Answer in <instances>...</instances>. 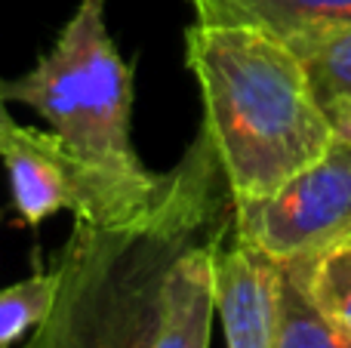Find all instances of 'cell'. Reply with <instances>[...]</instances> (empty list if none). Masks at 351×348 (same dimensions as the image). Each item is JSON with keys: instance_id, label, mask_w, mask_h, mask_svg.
<instances>
[{"instance_id": "obj_1", "label": "cell", "mask_w": 351, "mask_h": 348, "mask_svg": "<svg viewBox=\"0 0 351 348\" xmlns=\"http://www.w3.org/2000/svg\"><path fill=\"white\" fill-rule=\"evenodd\" d=\"M185 65L231 203L274 191L336 139L302 59L268 31L197 18L185 31Z\"/></svg>"}, {"instance_id": "obj_2", "label": "cell", "mask_w": 351, "mask_h": 348, "mask_svg": "<svg viewBox=\"0 0 351 348\" xmlns=\"http://www.w3.org/2000/svg\"><path fill=\"white\" fill-rule=\"evenodd\" d=\"M167 195L148 222L121 232L74 228L59 256V299L40 330L59 348H152L160 281L182 247L219 238L222 166L206 136L167 173Z\"/></svg>"}, {"instance_id": "obj_3", "label": "cell", "mask_w": 351, "mask_h": 348, "mask_svg": "<svg viewBox=\"0 0 351 348\" xmlns=\"http://www.w3.org/2000/svg\"><path fill=\"white\" fill-rule=\"evenodd\" d=\"M6 102H22L56 136L99 164L145 170L133 148V62L105 25V0H77L56 43L22 77L0 80Z\"/></svg>"}, {"instance_id": "obj_4", "label": "cell", "mask_w": 351, "mask_h": 348, "mask_svg": "<svg viewBox=\"0 0 351 348\" xmlns=\"http://www.w3.org/2000/svg\"><path fill=\"white\" fill-rule=\"evenodd\" d=\"M0 160L10 195L25 225L71 210L80 225L121 232L148 222L167 195L170 176L152 170H117L71 148L53 129H31L10 121L0 133Z\"/></svg>"}, {"instance_id": "obj_5", "label": "cell", "mask_w": 351, "mask_h": 348, "mask_svg": "<svg viewBox=\"0 0 351 348\" xmlns=\"http://www.w3.org/2000/svg\"><path fill=\"white\" fill-rule=\"evenodd\" d=\"M234 207V240L274 265H293L324 253L351 234V142L330 148L284 185Z\"/></svg>"}, {"instance_id": "obj_6", "label": "cell", "mask_w": 351, "mask_h": 348, "mask_svg": "<svg viewBox=\"0 0 351 348\" xmlns=\"http://www.w3.org/2000/svg\"><path fill=\"white\" fill-rule=\"evenodd\" d=\"M216 314L228 348H278V265L241 240L219 244Z\"/></svg>"}, {"instance_id": "obj_7", "label": "cell", "mask_w": 351, "mask_h": 348, "mask_svg": "<svg viewBox=\"0 0 351 348\" xmlns=\"http://www.w3.org/2000/svg\"><path fill=\"white\" fill-rule=\"evenodd\" d=\"M216 250L219 238L194 240L167 265L152 348H210L216 318Z\"/></svg>"}, {"instance_id": "obj_8", "label": "cell", "mask_w": 351, "mask_h": 348, "mask_svg": "<svg viewBox=\"0 0 351 348\" xmlns=\"http://www.w3.org/2000/svg\"><path fill=\"white\" fill-rule=\"evenodd\" d=\"M191 3L200 22L253 25L287 43L351 25V0H191Z\"/></svg>"}, {"instance_id": "obj_9", "label": "cell", "mask_w": 351, "mask_h": 348, "mask_svg": "<svg viewBox=\"0 0 351 348\" xmlns=\"http://www.w3.org/2000/svg\"><path fill=\"white\" fill-rule=\"evenodd\" d=\"M287 269L296 271L317 312L351 339V234L317 256L293 262Z\"/></svg>"}, {"instance_id": "obj_10", "label": "cell", "mask_w": 351, "mask_h": 348, "mask_svg": "<svg viewBox=\"0 0 351 348\" xmlns=\"http://www.w3.org/2000/svg\"><path fill=\"white\" fill-rule=\"evenodd\" d=\"M290 47L302 59L324 111L336 114L351 108V25L293 40Z\"/></svg>"}, {"instance_id": "obj_11", "label": "cell", "mask_w": 351, "mask_h": 348, "mask_svg": "<svg viewBox=\"0 0 351 348\" xmlns=\"http://www.w3.org/2000/svg\"><path fill=\"white\" fill-rule=\"evenodd\" d=\"M278 348H351V339L317 312L287 265H278Z\"/></svg>"}, {"instance_id": "obj_12", "label": "cell", "mask_w": 351, "mask_h": 348, "mask_svg": "<svg viewBox=\"0 0 351 348\" xmlns=\"http://www.w3.org/2000/svg\"><path fill=\"white\" fill-rule=\"evenodd\" d=\"M59 265L0 290V348H16L31 330H40L59 299Z\"/></svg>"}, {"instance_id": "obj_13", "label": "cell", "mask_w": 351, "mask_h": 348, "mask_svg": "<svg viewBox=\"0 0 351 348\" xmlns=\"http://www.w3.org/2000/svg\"><path fill=\"white\" fill-rule=\"evenodd\" d=\"M330 121H333L336 136L351 142V108H342V111H336V114H330Z\"/></svg>"}, {"instance_id": "obj_14", "label": "cell", "mask_w": 351, "mask_h": 348, "mask_svg": "<svg viewBox=\"0 0 351 348\" xmlns=\"http://www.w3.org/2000/svg\"><path fill=\"white\" fill-rule=\"evenodd\" d=\"M28 348H59V343H56L47 330H37V336L28 343Z\"/></svg>"}, {"instance_id": "obj_15", "label": "cell", "mask_w": 351, "mask_h": 348, "mask_svg": "<svg viewBox=\"0 0 351 348\" xmlns=\"http://www.w3.org/2000/svg\"><path fill=\"white\" fill-rule=\"evenodd\" d=\"M10 121H12V117H10V111H6V99L0 96V133H3V127H6Z\"/></svg>"}]
</instances>
